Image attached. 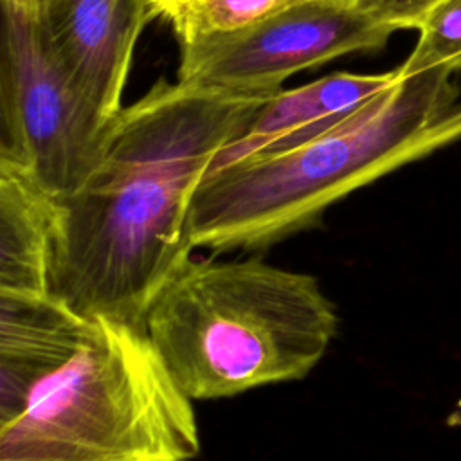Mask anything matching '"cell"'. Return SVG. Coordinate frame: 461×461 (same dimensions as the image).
I'll use <instances>...</instances> for the list:
<instances>
[{"label":"cell","instance_id":"1","mask_svg":"<svg viewBox=\"0 0 461 461\" xmlns=\"http://www.w3.org/2000/svg\"><path fill=\"white\" fill-rule=\"evenodd\" d=\"M272 95L158 79L122 106L97 167L58 198L50 295L85 319L144 328L158 290L193 256L196 185Z\"/></svg>","mask_w":461,"mask_h":461},{"label":"cell","instance_id":"2","mask_svg":"<svg viewBox=\"0 0 461 461\" xmlns=\"http://www.w3.org/2000/svg\"><path fill=\"white\" fill-rule=\"evenodd\" d=\"M448 65L400 74L349 119L294 149L209 171L187 209L193 249L258 250L321 221L376 178L461 139Z\"/></svg>","mask_w":461,"mask_h":461},{"label":"cell","instance_id":"3","mask_svg":"<svg viewBox=\"0 0 461 461\" xmlns=\"http://www.w3.org/2000/svg\"><path fill=\"white\" fill-rule=\"evenodd\" d=\"M337 330L317 277L259 256L187 258L144 315L146 335L191 400L301 380Z\"/></svg>","mask_w":461,"mask_h":461},{"label":"cell","instance_id":"4","mask_svg":"<svg viewBox=\"0 0 461 461\" xmlns=\"http://www.w3.org/2000/svg\"><path fill=\"white\" fill-rule=\"evenodd\" d=\"M193 400L142 326L88 319L74 353L0 425V461H191Z\"/></svg>","mask_w":461,"mask_h":461},{"label":"cell","instance_id":"5","mask_svg":"<svg viewBox=\"0 0 461 461\" xmlns=\"http://www.w3.org/2000/svg\"><path fill=\"white\" fill-rule=\"evenodd\" d=\"M112 122L90 110L58 63L40 0H0V160L52 196H68L101 162Z\"/></svg>","mask_w":461,"mask_h":461},{"label":"cell","instance_id":"6","mask_svg":"<svg viewBox=\"0 0 461 461\" xmlns=\"http://www.w3.org/2000/svg\"><path fill=\"white\" fill-rule=\"evenodd\" d=\"M393 32L355 5L301 0L241 31L180 45L178 81L230 94H276L295 72L376 50Z\"/></svg>","mask_w":461,"mask_h":461},{"label":"cell","instance_id":"7","mask_svg":"<svg viewBox=\"0 0 461 461\" xmlns=\"http://www.w3.org/2000/svg\"><path fill=\"white\" fill-rule=\"evenodd\" d=\"M149 16L148 0H40L50 50L103 121H113L122 110L135 43Z\"/></svg>","mask_w":461,"mask_h":461},{"label":"cell","instance_id":"8","mask_svg":"<svg viewBox=\"0 0 461 461\" xmlns=\"http://www.w3.org/2000/svg\"><path fill=\"white\" fill-rule=\"evenodd\" d=\"M396 79L385 74L339 72L267 99L247 128L214 158L209 171L227 164L277 155L306 144L349 119Z\"/></svg>","mask_w":461,"mask_h":461},{"label":"cell","instance_id":"9","mask_svg":"<svg viewBox=\"0 0 461 461\" xmlns=\"http://www.w3.org/2000/svg\"><path fill=\"white\" fill-rule=\"evenodd\" d=\"M88 319L54 295L0 294V425L77 348Z\"/></svg>","mask_w":461,"mask_h":461},{"label":"cell","instance_id":"10","mask_svg":"<svg viewBox=\"0 0 461 461\" xmlns=\"http://www.w3.org/2000/svg\"><path fill=\"white\" fill-rule=\"evenodd\" d=\"M56 214V196L25 169L0 160V294H50Z\"/></svg>","mask_w":461,"mask_h":461},{"label":"cell","instance_id":"11","mask_svg":"<svg viewBox=\"0 0 461 461\" xmlns=\"http://www.w3.org/2000/svg\"><path fill=\"white\" fill-rule=\"evenodd\" d=\"M301 0H148L180 45L241 31Z\"/></svg>","mask_w":461,"mask_h":461},{"label":"cell","instance_id":"12","mask_svg":"<svg viewBox=\"0 0 461 461\" xmlns=\"http://www.w3.org/2000/svg\"><path fill=\"white\" fill-rule=\"evenodd\" d=\"M420 38L400 74L448 65L456 70L461 61V0H439L418 27Z\"/></svg>","mask_w":461,"mask_h":461},{"label":"cell","instance_id":"13","mask_svg":"<svg viewBox=\"0 0 461 461\" xmlns=\"http://www.w3.org/2000/svg\"><path fill=\"white\" fill-rule=\"evenodd\" d=\"M439 0H355V7L394 31L418 29Z\"/></svg>","mask_w":461,"mask_h":461},{"label":"cell","instance_id":"14","mask_svg":"<svg viewBox=\"0 0 461 461\" xmlns=\"http://www.w3.org/2000/svg\"><path fill=\"white\" fill-rule=\"evenodd\" d=\"M331 2H340V4H349V5L355 4V0H331Z\"/></svg>","mask_w":461,"mask_h":461},{"label":"cell","instance_id":"15","mask_svg":"<svg viewBox=\"0 0 461 461\" xmlns=\"http://www.w3.org/2000/svg\"><path fill=\"white\" fill-rule=\"evenodd\" d=\"M457 70H461V61L456 65V72H457Z\"/></svg>","mask_w":461,"mask_h":461}]
</instances>
